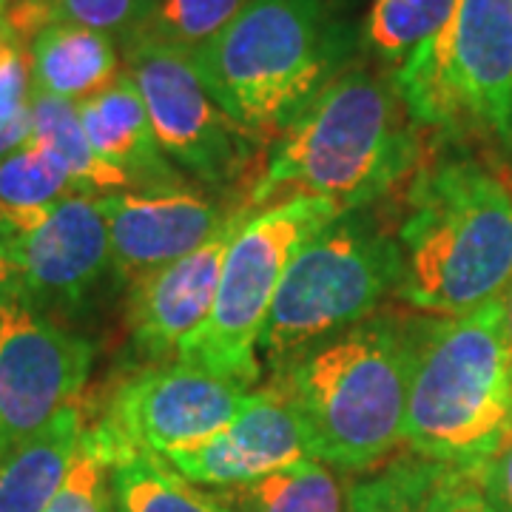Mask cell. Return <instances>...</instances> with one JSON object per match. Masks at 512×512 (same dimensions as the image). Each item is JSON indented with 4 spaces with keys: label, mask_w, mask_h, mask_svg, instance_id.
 Returning <instances> with one entry per match:
<instances>
[{
    "label": "cell",
    "mask_w": 512,
    "mask_h": 512,
    "mask_svg": "<svg viewBox=\"0 0 512 512\" xmlns=\"http://www.w3.org/2000/svg\"><path fill=\"white\" fill-rule=\"evenodd\" d=\"M413 330L367 316L274 370L276 393L302 424L308 456L367 473L404 447Z\"/></svg>",
    "instance_id": "7a4b0ae2"
},
{
    "label": "cell",
    "mask_w": 512,
    "mask_h": 512,
    "mask_svg": "<svg viewBox=\"0 0 512 512\" xmlns=\"http://www.w3.org/2000/svg\"><path fill=\"white\" fill-rule=\"evenodd\" d=\"M302 458H311L302 424L274 387H265L248 396L242 413L222 433L165 461L191 484L225 490Z\"/></svg>",
    "instance_id": "9a60e30c"
},
{
    "label": "cell",
    "mask_w": 512,
    "mask_h": 512,
    "mask_svg": "<svg viewBox=\"0 0 512 512\" xmlns=\"http://www.w3.org/2000/svg\"><path fill=\"white\" fill-rule=\"evenodd\" d=\"M436 512H495L476 473L447 470L436 495Z\"/></svg>",
    "instance_id": "83f0119b"
},
{
    "label": "cell",
    "mask_w": 512,
    "mask_h": 512,
    "mask_svg": "<svg viewBox=\"0 0 512 512\" xmlns=\"http://www.w3.org/2000/svg\"><path fill=\"white\" fill-rule=\"evenodd\" d=\"M245 6L248 0H154L146 20L126 40L140 37L168 43L194 55L220 35Z\"/></svg>",
    "instance_id": "d4e9b609"
},
{
    "label": "cell",
    "mask_w": 512,
    "mask_h": 512,
    "mask_svg": "<svg viewBox=\"0 0 512 512\" xmlns=\"http://www.w3.org/2000/svg\"><path fill=\"white\" fill-rule=\"evenodd\" d=\"M504 330H507V348H510L512 359V282L507 293H504Z\"/></svg>",
    "instance_id": "d6a6232c"
},
{
    "label": "cell",
    "mask_w": 512,
    "mask_h": 512,
    "mask_svg": "<svg viewBox=\"0 0 512 512\" xmlns=\"http://www.w3.org/2000/svg\"><path fill=\"white\" fill-rule=\"evenodd\" d=\"M86 433L80 404L60 410L46 427L0 456V512H46L72 470Z\"/></svg>",
    "instance_id": "ac0fdd59"
},
{
    "label": "cell",
    "mask_w": 512,
    "mask_h": 512,
    "mask_svg": "<svg viewBox=\"0 0 512 512\" xmlns=\"http://www.w3.org/2000/svg\"><path fill=\"white\" fill-rule=\"evenodd\" d=\"M458 0H373L367 15V46L384 60L404 63L424 40L453 18Z\"/></svg>",
    "instance_id": "cb8c5ba5"
},
{
    "label": "cell",
    "mask_w": 512,
    "mask_h": 512,
    "mask_svg": "<svg viewBox=\"0 0 512 512\" xmlns=\"http://www.w3.org/2000/svg\"><path fill=\"white\" fill-rule=\"evenodd\" d=\"M339 214L333 202L308 194L251 211L225 251L214 308L177 359L242 387L254 384L259 339L285 271L299 245Z\"/></svg>",
    "instance_id": "ba28073f"
},
{
    "label": "cell",
    "mask_w": 512,
    "mask_h": 512,
    "mask_svg": "<svg viewBox=\"0 0 512 512\" xmlns=\"http://www.w3.org/2000/svg\"><path fill=\"white\" fill-rule=\"evenodd\" d=\"M18 302V276H15V265L6 254V245L0 237V308Z\"/></svg>",
    "instance_id": "4dcf8cb0"
},
{
    "label": "cell",
    "mask_w": 512,
    "mask_h": 512,
    "mask_svg": "<svg viewBox=\"0 0 512 512\" xmlns=\"http://www.w3.org/2000/svg\"><path fill=\"white\" fill-rule=\"evenodd\" d=\"M111 470L114 458L106 453V447L94 439L86 424V433L80 441V450L74 456L72 470L57 490L46 512H109L114 510L111 495Z\"/></svg>",
    "instance_id": "484cf974"
},
{
    "label": "cell",
    "mask_w": 512,
    "mask_h": 512,
    "mask_svg": "<svg viewBox=\"0 0 512 512\" xmlns=\"http://www.w3.org/2000/svg\"><path fill=\"white\" fill-rule=\"evenodd\" d=\"M228 512H345L342 481L316 458L293 461L268 476L211 495Z\"/></svg>",
    "instance_id": "44dd1931"
},
{
    "label": "cell",
    "mask_w": 512,
    "mask_h": 512,
    "mask_svg": "<svg viewBox=\"0 0 512 512\" xmlns=\"http://www.w3.org/2000/svg\"><path fill=\"white\" fill-rule=\"evenodd\" d=\"M481 490L490 498L495 512H512V436L481 470H478Z\"/></svg>",
    "instance_id": "f1b7e54d"
},
{
    "label": "cell",
    "mask_w": 512,
    "mask_h": 512,
    "mask_svg": "<svg viewBox=\"0 0 512 512\" xmlns=\"http://www.w3.org/2000/svg\"><path fill=\"white\" fill-rule=\"evenodd\" d=\"M248 396L242 384L177 359L126 379L89 430L114 464L128 453L168 458L222 433Z\"/></svg>",
    "instance_id": "9c48e42d"
},
{
    "label": "cell",
    "mask_w": 512,
    "mask_h": 512,
    "mask_svg": "<svg viewBox=\"0 0 512 512\" xmlns=\"http://www.w3.org/2000/svg\"><path fill=\"white\" fill-rule=\"evenodd\" d=\"M350 46L325 0H248L194 63L220 109L251 140H268L342 74Z\"/></svg>",
    "instance_id": "5b68a950"
},
{
    "label": "cell",
    "mask_w": 512,
    "mask_h": 512,
    "mask_svg": "<svg viewBox=\"0 0 512 512\" xmlns=\"http://www.w3.org/2000/svg\"><path fill=\"white\" fill-rule=\"evenodd\" d=\"M77 114L97 157L120 168L134 183V191L180 185V168L163 154L143 94L126 69L106 92L77 103Z\"/></svg>",
    "instance_id": "2e32d148"
},
{
    "label": "cell",
    "mask_w": 512,
    "mask_h": 512,
    "mask_svg": "<svg viewBox=\"0 0 512 512\" xmlns=\"http://www.w3.org/2000/svg\"><path fill=\"white\" fill-rule=\"evenodd\" d=\"M393 89L416 126L512 148V0H458L393 74Z\"/></svg>",
    "instance_id": "52a82bcc"
},
{
    "label": "cell",
    "mask_w": 512,
    "mask_h": 512,
    "mask_svg": "<svg viewBox=\"0 0 512 512\" xmlns=\"http://www.w3.org/2000/svg\"><path fill=\"white\" fill-rule=\"evenodd\" d=\"M382 77L350 69L319 92L282 131L245 205L268 208L296 194L362 211L419 168L413 117Z\"/></svg>",
    "instance_id": "3957f363"
},
{
    "label": "cell",
    "mask_w": 512,
    "mask_h": 512,
    "mask_svg": "<svg viewBox=\"0 0 512 512\" xmlns=\"http://www.w3.org/2000/svg\"><path fill=\"white\" fill-rule=\"evenodd\" d=\"M126 72L143 94L163 154L205 185L234 183L248 163V134L202 83L194 55L154 40L123 43Z\"/></svg>",
    "instance_id": "30bf717a"
},
{
    "label": "cell",
    "mask_w": 512,
    "mask_h": 512,
    "mask_svg": "<svg viewBox=\"0 0 512 512\" xmlns=\"http://www.w3.org/2000/svg\"><path fill=\"white\" fill-rule=\"evenodd\" d=\"M399 279L396 239L362 211L339 214L291 259L259 339V359L279 370L296 353L376 316Z\"/></svg>",
    "instance_id": "8992f818"
},
{
    "label": "cell",
    "mask_w": 512,
    "mask_h": 512,
    "mask_svg": "<svg viewBox=\"0 0 512 512\" xmlns=\"http://www.w3.org/2000/svg\"><path fill=\"white\" fill-rule=\"evenodd\" d=\"M450 467L407 453L382 470H367L345 493V512H436V495Z\"/></svg>",
    "instance_id": "7402d4cb"
},
{
    "label": "cell",
    "mask_w": 512,
    "mask_h": 512,
    "mask_svg": "<svg viewBox=\"0 0 512 512\" xmlns=\"http://www.w3.org/2000/svg\"><path fill=\"white\" fill-rule=\"evenodd\" d=\"M251 211V205L237 208L231 220L200 248L128 285L126 316L131 342L148 359L177 356L208 319L220 285L225 251Z\"/></svg>",
    "instance_id": "5bb4252c"
},
{
    "label": "cell",
    "mask_w": 512,
    "mask_h": 512,
    "mask_svg": "<svg viewBox=\"0 0 512 512\" xmlns=\"http://www.w3.org/2000/svg\"><path fill=\"white\" fill-rule=\"evenodd\" d=\"M26 140H29V114L20 117V120H12V123H0V160L9 151L23 146Z\"/></svg>",
    "instance_id": "1f68e13d"
},
{
    "label": "cell",
    "mask_w": 512,
    "mask_h": 512,
    "mask_svg": "<svg viewBox=\"0 0 512 512\" xmlns=\"http://www.w3.org/2000/svg\"><path fill=\"white\" fill-rule=\"evenodd\" d=\"M512 436V359L504 296L413 330L404 444L441 467L476 473Z\"/></svg>",
    "instance_id": "277c9868"
},
{
    "label": "cell",
    "mask_w": 512,
    "mask_h": 512,
    "mask_svg": "<svg viewBox=\"0 0 512 512\" xmlns=\"http://www.w3.org/2000/svg\"><path fill=\"white\" fill-rule=\"evenodd\" d=\"M111 495L117 512H217L165 458L148 453H128L114 464Z\"/></svg>",
    "instance_id": "603a6c76"
},
{
    "label": "cell",
    "mask_w": 512,
    "mask_h": 512,
    "mask_svg": "<svg viewBox=\"0 0 512 512\" xmlns=\"http://www.w3.org/2000/svg\"><path fill=\"white\" fill-rule=\"evenodd\" d=\"M6 23L12 26V32L23 37H35L46 23H49V0H20L18 6L9 12Z\"/></svg>",
    "instance_id": "f546056e"
},
{
    "label": "cell",
    "mask_w": 512,
    "mask_h": 512,
    "mask_svg": "<svg viewBox=\"0 0 512 512\" xmlns=\"http://www.w3.org/2000/svg\"><path fill=\"white\" fill-rule=\"evenodd\" d=\"M208 498H211V495H208ZM211 501H214V498H211ZM214 507H217V512H228V510H222L220 504H217V501H214Z\"/></svg>",
    "instance_id": "e575fe53"
},
{
    "label": "cell",
    "mask_w": 512,
    "mask_h": 512,
    "mask_svg": "<svg viewBox=\"0 0 512 512\" xmlns=\"http://www.w3.org/2000/svg\"><path fill=\"white\" fill-rule=\"evenodd\" d=\"M32 89L83 103L123 74L117 40L66 20H49L29 43Z\"/></svg>",
    "instance_id": "e0dca14e"
},
{
    "label": "cell",
    "mask_w": 512,
    "mask_h": 512,
    "mask_svg": "<svg viewBox=\"0 0 512 512\" xmlns=\"http://www.w3.org/2000/svg\"><path fill=\"white\" fill-rule=\"evenodd\" d=\"M29 137L46 146L57 157V163L66 168L77 194H109V191H134L120 168L97 157L89 143L77 103L63 100L55 94H29Z\"/></svg>",
    "instance_id": "d6986e66"
},
{
    "label": "cell",
    "mask_w": 512,
    "mask_h": 512,
    "mask_svg": "<svg viewBox=\"0 0 512 512\" xmlns=\"http://www.w3.org/2000/svg\"><path fill=\"white\" fill-rule=\"evenodd\" d=\"M151 6L154 0H49V20L77 23L123 43Z\"/></svg>",
    "instance_id": "4316f807"
},
{
    "label": "cell",
    "mask_w": 512,
    "mask_h": 512,
    "mask_svg": "<svg viewBox=\"0 0 512 512\" xmlns=\"http://www.w3.org/2000/svg\"><path fill=\"white\" fill-rule=\"evenodd\" d=\"M97 202L109 228L114 276L126 285L191 254L234 214L183 185L109 191L97 194Z\"/></svg>",
    "instance_id": "4fadbf2b"
},
{
    "label": "cell",
    "mask_w": 512,
    "mask_h": 512,
    "mask_svg": "<svg viewBox=\"0 0 512 512\" xmlns=\"http://www.w3.org/2000/svg\"><path fill=\"white\" fill-rule=\"evenodd\" d=\"M109 512H117V510H109Z\"/></svg>",
    "instance_id": "d590c367"
},
{
    "label": "cell",
    "mask_w": 512,
    "mask_h": 512,
    "mask_svg": "<svg viewBox=\"0 0 512 512\" xmlns=\"http://www.w3.org/2000/svg\"><path fill=\"white\" fill-rule=\"evenodd\" d=\"M69 194L77 191L66 168L49 148L29 137L0 160V237L32 231Z\"/></svg>",
    "instance_id": "ffe728a7"
},
{
    "label": "cell",
    "mask_w": 512,
    "mask_h": 512,
    "mask_svg": "<svg viewBox=\"0 0 512 512\" xmlns=\"http://www.w3.org/2000/svg\"><path fill=\"white\" fill-rule=\"evenodd\" d=\"M18 3H20V0H0V20L9 18V12H12V9H15Z\"/></svg>",
    "instance_id": "836d02e7"
},
{
    "label": "cell",
    "mask_w": 512,
    "mask_h": 512,
    "mask_svg": "<svg viewBox=\"0 0 512 512\" xmlns=\"http://www.w3.org/2000/svg\"><path fill=\"white\" fill-rule=\"evenodd\" d=\"M396 296L436 316H464L512 282V183L476 157L419 165L396 234Z\"/></svg>",
    "instance_id": "6da1fadb"
},
{
    "label": "cell",
    "mask_w": 512,
    "mask_h": 512,
    "mask_svg": "<svg viewBox=\"0 0 512 512\" xmlns=\"http://www.w3.org/2000/svg\"><path fill=\"white\" fill-rule=\"evenodd\" d=\"M18 276V302L43 316L80 311L114 274L97 194H69L20 237L3 239Z\"/></svg>",
    "instance_id": "7c38bea8"
},
{
    "label": "cell",
    "mask_w": 512,
    "mask_h": 512,
    "mask_svg": "<svg viewBox=\"0 0 512 512\" xmlns=\"http://www.w3.org/2000/svg\"><path fill=\"white\" fill-rule=\"evenodd\" d=\"M94 345L52 316L12 302L0 308V456L77 404Z\"/></svg>",
    "instance_id": "8fae6325"
}]
</instances>
